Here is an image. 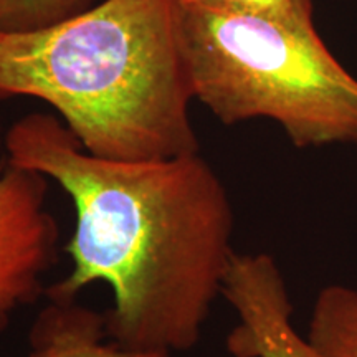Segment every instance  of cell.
I'll list each match as a JSON object with an SVG mask.
<instances>
[{
    "label": "cell",
    "instance_id": "cell-9",
    "mask_svg": "<svg viewBox=\"0 0 357 357\" xmlns=\"http://www.w3.org/2000/svg\"><path fill=\"white\" fill-rule=\"evenodd\" d=\"M230 10L252 13L265 19L278 20L288 25L314 26L312 0H200Z\"/></svg>",
    "mask_w": 357,
    "mask_h": 357
},
{
    "label": "cell",
    "instance_id": "cell-3",
    "mask_svg": "<svg viewBox=\"0 0 357 357\" xmlns=\"http://www.w3.org/2000/svg\"><path fill=\"white\" fill-rule=\"evenodd\" d=\"M195 100L225 124L266 118L296 147L357 142V78L316 26L182 2Z\"/></svg>",
    "mask_w": 357,
    "mask_h": 357
},
{
    "label": "cell",
    "instance_id": "cell-1",
    "mask_svg": "<svg viewBox=\"0 0 357 357\" xmlns=\"http://www.w3.org/2000/svg\"><path fill=\"white\" fill-rule=\"evenodd\" d=\"M7 162L52 178L77 213L71 268L45 298L75 300L106 283V336L132 351L197 346L235 257L234 208L199 153L113 160L86 153L61 119L32 113L3 136Z\"/></svg>",
    "mask_w": 357,
    "mask_h": 357
},
{
    "label": "cell",
    "instance_id": "cell-8",
    "mask_svg": "<svg viewBox=\"0 0 357 357\" xmlns=\"http://www.w3.org/2000/svg\"><path fill=\"white\" fill-rule=\"evenodd\" d=\"M93 7V0H0V32H33Z\"/></svg>",
    "mask_w": 357,
    "mask_h": 357
},
{
    "label": "cell",
    "instance_id": "cell-7",
    "mask_svg": "<svg viewBox=\"0 0 357 357\" xmlns=\"http://www.w3.org/2000/svg\"><path fill=\"white\" fill-rule=\"evenodd\" d=\"M307 341L324 357H357V291L331 284L312 306Z\"/></svg>",
    "mask_w": 357,
    "mask_h": 357
},
{
    "label": "cell",
    "instance_id": "cell-4",
    "mask_svg": "<svg viewBox=\"0 0 357 357\" xmlns=\"http://www.w3.org/2000/svg\"><path fill=\"white\" fill-rule=\"evenodd\" d=\"M60 252L47 208V177L0 159V333L22 307L45 296V275Z\"/></svg>",
    "mask_w": 357,
    "mask_h": 357
},
{
    "label": "cell",
    "instance_id": "cell-2",
    "mask_svg": "<svg viewBox=\"0 0 357 357\" xmlns=\"http://www.w3.org/2000/svg\"><path fill=\"white\" fill-rule=\"evenodd\" d=\"M15 95L48 102L96 158L199 153L182 0H105L48 29L0 32V96Z\"/></svg>",
    "mask_w": 357,
    "mask_h": 357
},
{
    "label": "cell",
    "instance_id": "cell-6",
    "mask_svg": "<svg viewBox=\"0 0 357 357\" xmlns=\"http://www.w3.org/2000/svg\"><path fill=\"white\" fill-rule=\"evenodd\" d=\"M30 329L29 357H171L169 352L132 351L106 336L105 314L78 298H47Z\"/></svg>",
    "mask_w": 357,
    "mask_h": 357
},
{
    "label": "cell",
    "instance_id": "cell-10",
    "mask_svg": "<svg viewBox=\"0 0 357 357\" xmlns=\"http://www.w3.org/2000/svg\"><path fill=\"white\" fill-rule=\"evenodd\" d=\"M182 2H200V0H182Z\"/></svg>",
    "mask_w": 357,
    "mask_h": 357
},
{
    "label": "cell",
    "instance_id": "cell-5",
    "mask_svg": "<svg viewBox=\"0 0 357 357\" xmlns=\"http://www.w3.org/2000/svg\"><path fill=\"white\" fill-rule=\"evenodd\" d=\"M222 296L238 316L227 336L231 357H324L293 326V303L268 253H235Z\"/></svg>",
    "mask_w": 357,
    "mask_h": 357
}]
</instances>
